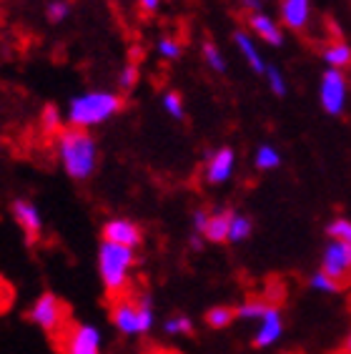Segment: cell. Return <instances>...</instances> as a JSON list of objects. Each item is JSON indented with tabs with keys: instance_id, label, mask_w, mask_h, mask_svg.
Listing matches in <instances>:
<instances>
[{
	"instance_id": "obj_1",
	"label": "cell",
	"mask_w": 351,
	"mask_h": 354,
	"mask_svg": "<svg viewBox=\"0 0 351 354\" xmlns=\"http://www.w3.org/2000/svg\"><path fill=\"white\" fill-rule=\"evenodd\" d=\"M58 161L63 171L75 181L93 176L95 166H98V143L95 138L83 129H66L58 133Z\"/></svg>"
},
{
	"instance_id": "obj_2",
	"label": "cell",
	"mask_w": 351,
	"mask_h": 354,
	"mask_svg": "<svg viewBox=\"0 0 351 354\" xmlns=\"http://www.w3.org/2000/svg\"><path fill=\"white\" fill-rule=\"evenodd\" d=\"M121 109L123 98L113 91H86L68 101L66 121L70 123V129L88 131L111 121Z\"/></svg>"
},
{
	"instance_id": "obj_3",
	"label": "cell",
	"mask_w": 351,
	"mask_h": 354,
	"mask_svg": "<svg viewBox=\"0 0 351 354\" xmlns=\"http://www.w3.org/2000/svg\"><path fill=\"white\" fill-rule=\"evenodd\" d=\"M133 264H135V249L113 244V241H101V246H98V274H101L106 292L111 294L123 292L126 284H129Z\"/></svg>"
},
{
	"instance_id": "obj_4",
	"label": "cell",
	"mask_w": 351,
	"mask_h": 354,
	"mask_svg": "<svg viewBox=\"0 0 351 354\" xmlns=\"http://www.w3.org/2000/svg\"><path fill=\"white\" fill-rule=\"evenodd\" d=\"M111 322L126 337L149 334L155 324V312L153 304H151V297L143 294V297H135V299H129V297L118 299L113 304V309H111Z\"/></svg>"
},
{
	"instance_id": "obj_5",
	"label": "cell",
	"mask_w": 351,
	"mask_h": 354,
	"mask_svg": "<svg viewBox=\"0 0 351 354\" xmlns=\"http://www.w3.org/2000/svg\"><path fill=\"white\" fill-rule=\"evenodd\" d=\"M319 101H321V109L329 116H341L344 113L346 101H349V83H346L344 71H336V68L324 71L321 83H319Z\"/></svg>"
},
{
	"instance_id": "obj_6",
	"label": "cell",
	"mask_w": 351,
	"mask_h": 354,
	"mask_svg": "<svg viewBox=\"0 0 351 354\" xmlns=\"http://www.w3.org/2000/svg\"><path fill=\"white\" fill-rule=\"evenodd\" d=\"M321 272L344 286L351 281V249L341 244L339 239H329L321 252Z\"/></svg>"
},
{
	"instance_id": "obj_7",
	"label": "cell",
	"mask_w": 351,
	"mask_h": 354,
	"mask_svg": "<svg viewBox=\"0 0 351 354\" xmlns=\"http://www.w3.org/2000/svg\"><path fill=\"white\" fill-rule=\"evenodd\" d=\"M28 319L38 324L41 329H46V332H58V329H63V322H66V307L55 294H41L28 312Z\"/></svg>"
},
{
	"instance_id": "obj_8",
	"label": "cell",
	"mask_w": 351,
	"mask_h": 354,
	"mask_svg": "<svg viewBox=\"0 0 351 354\" xmlns=\"http://www.w3.org/2000/svg\"><path fill=\"white\" fill-rule=\"evenodd\" d=\"M66 354H101L103 352V337L101 329L93 324H75L66 334Z\"/></svg>"
},
{
	"instance_id": "obj_9",
	"label": "cell",
	"mask_w": 351,
	"mask_h": 354,
	"mask_svg": "<svg viewBox=\"0 0 351 354\" xmlns=\"http://www.w3.org/2000/svg\"><path fill=\"white\" fill-rule=\"evenodd\" d=\"M234 169H236V151L229 149V146H221V149L211 151L209 156H206L203 178L211 186H221L234 176Z\"/></svg>"
},
{
	"instance_id": "obj_10",
	"label": "cell",
	"mask_w": 351,
	"mask_h": 354,
	"mask_svg": "<svg viewBox=\"0 0 351 354\" xmlns=\"http://www.w3.org/2000/svg\"><path fill=\"white\" fill-rule=\"evenodd\" d=\"M141 226L131 221V218H111L103 224V241H113V244H121V246H135L141 244Z\"/></svg>"
},
{
	"instance_id": "obj_11",
	"label": "cell",
	"mask_w": 351,
	"mask_h": 354,
	"mask_svg": "<svg viewBox=\"0 0 351 354\" xmlns=\"http://www.w3.org/2000/svg\"><path fill=\"white\" fill-rule=\"evenodd\" d=\"M281 334H284V317L276 307H269V312L263 314V319L258 322L256 334H254V347H274L281 339Z\"/></svg>"
},
{
	"instance_id": "obj_12",
	"label": "cell",
	"mask_w": 351,
	"mask_h": 354,
	"mask_svg": "<svg viewBox=\"0 0 351 354\" xmlns=\"http://www.w3.org/2000/svg\"><path fill=\"white\" fill-rule=\"evenodd\" d=\"M13 218L18 221L23 232H26L28 241H35V239L41 236L43 232V218L41 212H38V206L33 201H28V198H18L13 204Z\"/></svg>"
},
{
	"instance_id": "obj_13",
	"label": "cell",
	"mask_w": 351,
	"mask_h": 354,
	"mask_svg": "<svg viewBox=\"0 0 351 354\" xmlns=\"http://www.w3.org/2000/svg\"><path fill=\"white\" fill-rule=\"evenodd\" d=\"M278 15L289 30H304L311 21V0H281Z\"/></svg>"
},
{
	"instance_id": "obj_14",
	"label": "cell",
	"mask_w": 351,
	"mask_h": 354,
	"mask_svg": "<svg viewBox=\"0 0 351 354\" xmlns=\"http://www.w3.org/2000/svg\"><path fill=\"white\" fill-rule=\"evenodd\" d=\"M249 28H251V33L256 35V38H261L266 46L278 48L281 43H284V30H281V26H278L271 15L263 13V10L261 13L249 15Z\"/></svg>"
},
{
	"instance_id": "obj_15",
	"label": "cell",
	"mask_w": 351,
	"mask_h": 354,
	"mask_svg": "<svg viewBox=\"0 0 351 354\" xmlns=\"http://www.w3.org/2000/svg\"><path fill=\"white\" fill-rule=\"evenodd\" d=\"M231 218H234V212H229V209H214L209 216V224H206V232H203V239L211 244L229 241Z\"/></svg>"
},
{
	"instance_id": "obj_16",
	"label": "cell",
	"mask_w": 351,
	"mask_h": 354,
	"mask_svg": "<svg viewBox=\"0 0 351 354\" xmlns=\"http://www.w3.org/2000/svg\"><path fill=\"white\" fill-rule=\"evenodd\" d=\"M234 43H236L238 53L243 55V61L249 63L251 71H256V73H266V68H269V63L263 61L261 50H258V46L254 43V38H249V33H243V30H236L234 33Z\"/></svg>"
},
{
	"instance_id": "obj_17",
	"label": "cell",
	"mask_w": 351,
	"mask_h": 354,
	"mask_svg": "<svg viewBox=\"0 0 351 354\" xmlns=\"http://www.w3.org/2000/svg\"><path fill=\"white\" fill-rule=\"evenodd\" d=\"M324 63H326V68H336V71L349 68L351 66V46H346V43H341V41L331 43V46L324 50Z\"/></svg>"
},
{
	"instance_id": "obj_18",
	"label": "cell",
	"mask_w": 351,
	"mask_h": 354,
	"mask_svg": "<svg viewBox=\"0 0 351 354\" xmlns=\"http://www.w3.org/2000/svg\"><path fill=\"white\" fill-rule=\"evenodd\" d=\"M281 151L276 149V146H271V143H263V146H258L256 153H254V166H256L258 171H274L281 166Z\"/></svg>"
},
{
	"instance_id": "obj_19",
	"label": "cell",
	"mask_w": 351,
	"mask_h": 354,
	"mask_svg": "<svg viewBox=\"0 0 351 354\" xmlns=\"http://www.w3.org/2000/svg\"><path fill=\"white\" fill-rule=\"evenodd\" d=\"M254 232V221L249 216H243V214L234 212V218H231V229H229V241L231 244H241L246 239L251 236Z\"/></svg>"
},
{
	"instance_id": "obj_20",
	"label": "cell",
	"mask_w": 351,
	"mask_h": 354,
	"mask_svg": "<svg viewBox=\"0 0 351 354\" xmlns=\"http://www.w3.org/2000/svg\"><path fill=\"white\" fill-rule=\"evenodd\" d=\"M271 304H266V301L261 299H249L243 301V304H238L236 307V319H243V322H261L263 314L269 312Z\"/></svg>"
},
{
	"instance_id": "obj_21",
	"label": "cell",
	"mask_w": 351,
	"mask_h": 354,
	"mask_svg": "<svg viewBox=\"0 0 351 354\" xmlns=\"http://www.w3.org/2000/svg\"><path fill=\"white\" fill-rule=\"evenodd\" d=\"M234 319H236V309L231 307H211L206 312V324L211 329H226Z\"/></svg>"
},
{
	"instance_id": "obj_22",
	"label": "cell",
	"mask_w": 351,
	"mask_h": 354,
	"mask_svg": "<svg viewBox=\"0 0 351 354\" xmlns=\"http://www.w3.org/2000/svg\"><path fill=\"white\" fill-rule=\"evenodd\" d=\"M163 332L171 334V337L191 334V332H193V322H191L186 314H173V317H169V319L163 322Z\"/></svg>"
},
{
	"instance_id": "obj_23",
	"label": "cell",
	"mask_w": 351,
	"mask_h": 354,
	"mask_svg": "<svg viewBox=\"0 0 351 354\" xmlns=\"http://www.w3.org/2000/svg\"><path fill=\"white\" fill-rule=\"evenodd\" d=\"M309 286L314 289V292H319V294H336L339 289H341V284H339L336 279H331L329 274L326 272H314L311 274V279H309Z\"/></svg>"
},
{
	"instance_id": "obj_24",
	"label": "cell",
	"mask_w": 351,
	"mask_h": 354,
	"mask_svg": "<svg viewBox=\"0 0 351 354\" xmlns=\"http://www.w3.org/2000/svg\"><path fill=\"white\" fill-rule=\"evenodd\" d=\"M201 53H203V61H206V66H209L211 71H216V73L226 71V58H223V53L218 50L216 43H203Z\"/></svg>"
},
{
	"instance_id": "obj_25",
	"label": "cell",
	"mask_w": 351,
	"mask_h": 354,
	"mask_svg": "<svg viewBox=\"0 0 351 354\" xmlns=\"http://www.w3.org/2000/svg\"><path fill=\"white\" fill-rule=\"evenodd\" d=\"M326 234H329V239H339L341 244H346L351 249V221L349 218H334V221L326 226Z\"/></svg>"
},
{
	"instance_id": "obj_26",
	"label": "cell",
	"mask_w": 351,
	"mask_h": 354,
	"mask_svg": "<svg viewBox=\"0 0 351 354\" xmlns=\"http://www.w3.org/2000/svg\"><path fill=\"white\" fill-rule=\"evenodd\" d=\"M163 103V111L169 113L171 118H176V121H181L183 116H186V109H183V98L178 93H173V91H166L161 98Z\"/></svg>"
},
{
	"instance_id": "obj_27",
	"label": "cell",
	"mask_w": 351,
	"mask_h": 354,
	"mask_svg": "<svg viewBox=\"0 0 351 354\" xmlns=\"http://www.w3.org/2000/svg\"><path fill=\"white\" fill-rule=\"evenodd\" d=\"M263 75H266V83H269V91H271V93L278 95V98H281V95H286L289 86H286L284 73H281V71H278L276 66H269Z\"/></svg>"
},
{
	"instance_id": "obj_28",
	"label": "cell",
	"mask_w": 351,
	"mask_h": 354,
	"mask_svg": "<svg viewBox=\"0 0 351 354\" xmlns=\"http://www.w3.org/2000/svg\"><path fill=\"white\" fill-rule=\"evenodd\" d=\"M41 126L46 133H58L61 131V113L55 106H46L41 113Z\"/></svg>"
},
{
	"instance_id": "obj_29",
	"label": "cell",
	"mask_w": 351,
	"mask_h": 354,
	"mask_svg": "<svg viewBox=\"0 0 351 354\" xmlns=\"http://www.w3.org/2000/svg\"><path fill=\"white\" fill-rule=\"evenodd\" d=\"M46 15L50 23H61L66 21L68 15H70V6H68V0H50L46 8Z\"/></svg>"
},
{
	"instance_id": "obj_30",
	"label": "cell",
	"mask_w": 351,
	"mask_h": 354,
	"mask_svg": "<svg viewBox=\"0 0 351 354\" xmlns=\"http://www.w3.org/2000/svg\"><path fill=\"white\" fill-rule=\"evenodd\" d=\"M158 53H161V58H166V61H178L183 53V46L176 38H161L158 41Z\"/></svg>"
},
{
	"instance_id": "obj_31",
	"label": "cell",
	"mask_w": 351,
	"mask_h": 354,
	"mask_svg": "<svg viewBox=\"0 0 351 354\" xmlns=\"http://www.w3.org/2000/svg\"><path fill=\"white\" fill-rule=\"evenodd\" d=\"M138 83V66L135 63H126L121 71H118V86L123 91H131Z\"/></svg>"
},
{
	"instance_id": "obj_32",
	"label": "cell",
	"mask_w": 351,
	"mask_h": 354,
	"mask_svg": "<svg viewBox=\"0 0 351 354\" xmlns=\"http://www.w3.org/2000/svg\"><path fill=\"white\" fill-rule=\"evenodd\" d=\"M209 216H211V212H206V209H196V212H193V232L203 236L206 224H209Z\"/></svg>"
},
{
	"instance_id": "obj_33",
	"label": "cell",
	"mask_w": 351,
	"mask_h": 354,
	"mask_svg": "<svg viewBox=\"0 0 351 354\" xmlns=\"http://www.w3.org/2000/svg\"><path fill=\"white\" fill-rule=\"evenodd\" d=\"M138 6L146 10V13H155L161 8V0H138Z\"/></svg>"
},
{
	"instance_id": "obj_34",
	"label": "cell",
	"mask_w": 351,
	"mask_h": 354,
	"mask_svg": "<svg viewBox=\"0 0 351 354\" xmlns=\"http://www.w3.org/2000/svg\"><path fill=\"white\" fill-rule=\"evenodd\" d=\"M243 8H249V13H261L263 10V0H241Z\"/></svg>"
},
{
	"instance_id": "obj_35",
	"label": "cell",
	"mask_w": 351,
	"mask_h": 354,
	"mask_svg": "<svg viewBox=\"0 0 351 354\" xmlns=\"http://www.w3.org/2000/svg\"><path fill=\"white\" fill-rule=\"evenodd\" d=\"M201 246H203V236H201V234L193 232V236H191V249H196V252H198Z\"/></svg>"
},
{
	"instance_id": "obj_36",
	"label": "cell",
	"mask_w": 351,
	"mask_h": 354,
	"mask_svg": "<svg viewBox=\"0 0 351 354\" xmlns=\"http://www.w3.org/2000/svg\"><path fill=\"white\" fill-rule=\"evenodd\" d=\"M341 354H351V332H349V337L344 339V347H341Z\"/></svg>"
}]
</instances>
